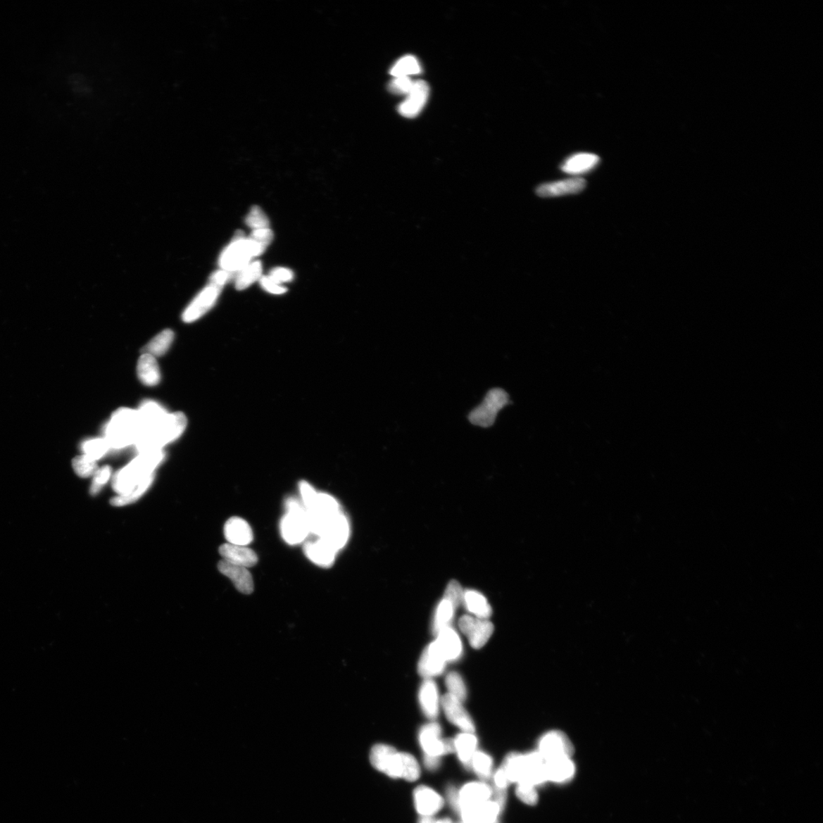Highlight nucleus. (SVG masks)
Here are the masks:
<instances>
[{
    "label": "nucleus",
    "instance_id": "f257e3e1",
    "mask_svg": "<svg viewBox=\"0 0 823 823\" xmlns=\"http://www.w3.org/2000/svg\"><path fill=\"white\" fill-rule=\"evenodd\" d=\"M273 238L272 230H255L251 237L246 239L238 232L232 243L222 253L220 265L222 270L234 274L249 264L251 258L262 254Z\"/></svg>",
    "mask_w": 823,
    "mask_h": 823
},
{
    "label": "nucleus",
    "instance_id": "f03ea898",
    "mask_svg": "<svg viewBox=\"0 0 823 823\" xmlns=\"http://www.w3.org/2000/svg\"><path fill=\"white\" fill-rule=\"evenodd\" d=\"M165 459L163 450L140 453L113 477V488L118 496L130 494L142 481L154 475Z\"/></svg>",
    "mask_w": 823,
    "mask_h": 823
},
{
    "label": "nucleus",
    "instance_id": "7ed1b4c3",
    "mask_svg": "<svg viewBox=\"0 0 823 823\" xmlns=\"http://www.w3.org/2000/svg\"><path fill=\"white\" fill-rule=\"evenodd\" d=\"M187 425L186 415L182 413L166 415L165 417L151 429L142 431L134 445L140 453L162 450L168 444L179 439Z\"/></svg>",
    "mask_w": 823,
    "mask_h": 823
},
{
    "label": "nucleus",
    "instance_id": "20e7f679",
    "mask_svg": "<svg viewBox=\"0 0 823 823\" xmlns=\"http://www.w3.org/2000/svg\"><path fill=\"white\" fill-rule=\"evenodd\" d=\"M372 766L393 779L415 782L420 778L421 767L416 758L408 753H400L393 746L384 748L375 758Z\"/></svg>",
    "mask_w": 823,
    "mask_h": 823
},
{
    "label": "nucleus",
    "instance_id": "39448f33",
    "mask_svg": "<svg viewBox=\"0 0 823 823\" xmlns=\"http://www.w3.org/2000/svg\"><path fill=\"white\" fill-rule=\"evenodd\" d=\"M142 431L138 413L131 409H120L113 415L106 428V438L110 448L121 449L134 445Z\"/></svg>",
    "mask_w": 823,
    "mask_h": 823
},
{
    "label": "nucleus",
    "instance_id": "423d86ee",
    "mask_svg": "<svg viewBox=\"0 0 823 823\" xmlns=\"http://www.w3.org/2000/svg\"><path fill=\"white\" fill-rule=\"evenodd\" d=\"M508 403V395L501 389L489 391L482 403L470 413L471 423L481 427H489L494 423L497 413Z\"/></svg>",
    "mask_w": 823,
    "mask_h": 823
},
{
    "label": "nucleus",
    "instance_id": "0eeeda50",
    "mask_svg": "<svg viewBox=\"0 0 823 823\" xmlns=\"http://www.w3.org/2000/svg\"><path fill=\"white\" fill-rule=\"evenodd\" d=\"M419 741L425 755L441 758L456 751L454 739H441V728L437 723L422 727Z\"/></svg>",
    "mask_w": 823,
    "mask_h": 823
},
{
    "label": "nucleus",
    "instance_id": "6e6552de",
    "mask_svg": "<svg viewBox=\"0 0 823 823\" xmlns=\"http://www.w3.org/2000/svg\"><path fill=\"white\" fill-rule=\"evenodd\" d=\"M281 534L284 541L290 545L303 542L310 534L307 508L286 513L281 522Z\"/></svg>",
    "mask_w": 823,
    "mask_h": 823
},
{
    "label": "nucleus",
    "instance_id": "1a4fd4ad",
    "mask_svg": "<svg viewBox=\"0 0 823 823\" xmlns=\"http://www.w3.org/2000/svg\"><path fill=\"white\" fill-rule=\"evenodd\" d=\"M458 625L460 632L467 636L470 646L477 650L484 646L494 631V624L488 620L470 615L462 616Z\"/></svg>",
    "mask_w": 823,
    "mask_h": 823
},
{
    "label": "nucleus",
    "instance_id": "9d476101",
    "mask_svg": "<svg viewBox=\"0 0 823 823\" xmlns=\"http://www.w3.org/2000/svg\"><path fill=\"white\" fill-rule=\"evenodd\" d=\"M494 790L486 781H471L462 786L458 790L457 810H462L475 808L479 804L491 800Z\"/></svg>",
    "mask_w": 823,
    "mask_h": 823
},
{
    "label": "nucleus",
    "instance_id": "9b49d317",
    "mask_svg": "<svg viewBox=\"0 0 823 823\" xmlns=\"http://www.w3.org/2000/svg\"><path fill=\"white\" fill-rule=\"evenodd\" d=\"M538 752L545 760L561 757H572L574 748L565 734L561 731H550L541 738Z\"/></svg>",
    "mask_w": 823,
    "mask_h": 823
},
{
    "label": "nucleus",
    "instance_id": "f8f14e48",
    "mask_svg": "<svg viewBox=\"0 0 823 823\" xmlns=\"http://www.w3.org/2000/svg\"><path fill=\"white\" fill-rule=\"evenodd\" d=\"M224 285L210 281V284L189 305L182 319L186 322L196 321L213 307Z\"/></svg>",
    "mask_w": 823,
    "mask_h": 823
},
{
    "label": "nucleus",
    "instance_id": "ddd939ff",
    "mask_svg": "<svg viewBox=\"0 0 823 823\" xmlns=\"http://www.w3.org/2000/svg\"><path fill=\"white\" fill-rule=\"evenodd\" d=\"M441 705L447 719L463 733L474 734L475 726L472 718L463 706V703L447 693L441 701Z\"/></svg>",
    "mask_w": 823,
    "mask_h": 823
},
{
    "label": "nucleus",
    "instance_id": "4468645a",
    "mask_svg": "<svg viewBox=\"0 0 823 823\" xmlns=\"http://www.w3.org/2000/svg\"><path fill=\"white\" fill-rule=\"evenodd\" d=\"M413 800L415 810L421 817H434L445 806L441 795L427 785H420L414 790Z\"/></svg>",
    "mask_w": 823,
    "mask_h": 823
},
{
    "label": "nucleus",
    "instance_id": "2eb2a0df",
    "mask_svg": "<svg viewBox=\"0 0 823 823\" xmlns=\"http://www.w3.org/2000/svg\"><path fill=\"white\" fill-rule=\"evenodd\" d=\"M586 187V181L584 179L575 177L542 184L536 189V193L542 198L559 197L577 195Z\"/></svg>",
    "mask_w": 823,
    "mask_h": 823
},
{
    "label": "nucleus",
    "instance_id": "dca6fc26",
    "mask_svg": "<svg viewBox=\"0 0 823 823\" xmlns=\"http://www.w3.org/2000/svg\"><path fill=\"white\" fill-rule=\"evenodd\" d=\"M447 661L443 658L436 642L430 643L423 651L418 664V672L425 679L440 676L446 667Z\"/></svg>",
    "mask_w": 823,
    "mask_h": 823
},
{
    "label": "nucleus",
    "instance_id": "f3484780",
    "mask_svg": "<svg viewBox=\"0 0 823 823\" xmlns=\"http://www.w3.org/2000/svg\"><path fill=\"white\" fill-rule=\"evenodd\" d=\"M429 94V88L427 82L422 80L414 82L408 99L398 108L400 114L406 118L417 116L427 104Z\"/></svg>",
    "mask_w": 823,
    "mask_h": 823
},
{
    "label": "nucleus",
    "instance_id": "a211bd4d",
    "mask_svg": "<svg viewBox=\"0 0 823 823\" xmlns=\"http://www.w3.org/2000/svg\"><path fill=\"white\" fill-rule=\"evenodd\" d=\"M502 811L494 800H489L475 808L462 810L459 815L462 822L465 823H499L498 817Z\"/></svg>",
    "mask_w": 823,
    "mask_h": 823
},
{
    "label": "nucleus",
    "instance_id": "6ab92c4d",
    "mask_svg": "<svg viewBox=\"0 0 823 823\" xmlns=\"http://www.w3.org/2000/svg\"><path fill=\"white\" fill-rule=\"evenodd\" d=\"M303 551L311 562L321 567L334 565L338 553L329 543L320 538L305 542Z\"/></svg>",
    "mask_w": 823,
    "mask_h": 823
},
{
    "label": "nucleus",
    "instance_id": "aec40b11",
    "mask_svg": "<svg viewBox=\"0 0 823 823\" xmlns=\"http://www.w3.org/2000/svg\"><path fill=\"white\" fill-rule=\"evenodd\" d=\"M218 570L222 574L233 582L240 593L246 595L253 593L254 590L253 579L251 573L246 567L222 560L218 563Z\"/></svg>",
    "mask_w": 823,
    "mask_h": 823
},
{
    "label": "nucleus",
    "instance_id": "412c9836",
    "mask_svg": "<svg viewBox=\"0 0 823 823\" xmlns=\"http://www.w3.org/2000/svg\"><path fill=\"white\" fill-rule=\"evenodd\" d=\"M349 524L347 517L341 513L330 521L323 530L320 538L329 543L337 551L344 548L349 537Z\"/></svg>",
    "mask_w": 823,
    "mask_h": 823
},
{
    "label": "nucleus",
    "instance_id": "4be33fe9",
    "mask_svg": "<svg viewBox=\"0 0 823 823\" xmlns=\"http://www.w3.org/2000/svg\"><path fill=\"white\" fill-rule=\"evenodd\" d=\"M436 643L443 655L448 662L458 660L462 654V643L457 632L450 626L441 629L436 634Z\"/></svg>",
    "mask_w": 823,
    "mask_h": 823
},
{
    "label": "nucleus",
    "instance_id": "5701e85b",
    "mask_svg": "<svg viewBox=\"0 0 823 823\" xmlns=\"http://www.w3.org/2000/svg\"><path fill=\"white\" fill-rule=\"evenodd\" d=\"M225 539L229 544L247 546L253 540L251 525L239 517H232L225 525Z\"/></svg>",
    "mask_w": 823,
    "mask_h": 823
},
{
    "label": "nucleus",
    "instance_id": "b1692460",
    "mask_svg": "<svg viewBox=\"0 0 823 823\" xmlns=\"http://www.w3.org/2000/svg\"><path fill=\"white\" fill-rule=\"evenodd\" d=\"M419 700L421 709L425 717L436 720L439 714L441 701L436 682L425 679L420 687Z\"/></svg>",
    "mask_w": 823,
    "mask_h": 823
},
{
    "label": "nucleus",
    "instance_id": "393cba45",
    "mask_svg": "<svg viewBox=\"0 0 823 823\" xmlns=\"http://www.w3.org/2000/svg\"><path fill=\"white\" fill-rule=\"evenodd\" d=\"M219 552L225 560L244 567H252L258 562L256 553L246 546L231 544L222 545Z\"/></svg>",
    "mask_w": 823,
    "mask_h": 823
},
{
    "label": "nucleus",
    "instance_id": "a878e982",
    "mask_svg": "<svg viewBox=\"0 0 823 823\" xmlns=\"http://www.w3.org/2000/svg\"><path fill=\"white\" fill-rule=\"evenodd\" d=\"M575 771V765L570 757L557 758L546 761L548 781L560 784L566 783L573 778Z\"/></svg>",
    "mask_w": 823,
    "mask_h": 823
},
{
    "label": "nucleus",
    "instance_id": "bb28decb",
    "mask_svg": "<svg viewBox=\"0 0 823 823\" xmlns=\"http://www.w3.org/2000/svg\"><path fill=\"white\" fill-rule=\"evenodd\" d=\"M600 161L598 156L590 153H578L572 155L561 165L563 172L570 175H581L593 170Z\"/></svg>",
    "mask_w": 823,
    "mask_h": 823
},
{
    "label": "nucleus",
    "instance_id": "cd10ccee",
    "mask_svg": "<svg viewBox=\"0 0 823 823\" xmlns=\"http://www.w3.org/2000/svg\"><path fill=\"white\" fill-rule=\"evenodd\" d=\"M137 375L140 381L146 386H155L161 381V371L156 358L144 353L138 360Z\"/></svg>",
    "mask_w": 823,
    "mask_h": 823
},
{
    "label": "nucleus",
    "instance_id": "c85d7f7f",
    "mask_svg": "<svg viewBox=\"0 0 823 823\" xmlns=\"http://www.w3.org/2000/svg\"><path fill=\"white\" fill-rule=\"evenodd\" d=\"M137 413L142 425V431L154 428L168 414L159 403L153 401H146L142 403Z\"/></svg>",
    "mask_w": 823,
    "mask_h": 823
},
{
    "label": "nucleus",
    "instance_id": "c756f323",
    "mask_svg": "<svg viewBox=\"0 0 823 823\" xmlns=\"http://www.w3.org/2000/svg\"><path fill=\"white\" fill-rule=\"evenodd\" d=\"M455 752L458 760L467 769H470L471 760L477 751V738L470 733H462L454 739Z\"/></svg>",
    "mask_w": 823,
    "mask_h": 823
},
{
    "label": "nucleus",
    "instance_id": "7c9ffc66",
    "mask_svg": "<svg viewBox=\"0 0 823 823\" xmlns=\"http://www.w3.org/2000/svg\"><path fill=\"white\" fill-rule=\"evenodd\" d=\"M463 604L467 611L476 617L488 620L492 615V608L486 598L478 591L472 590L464 591Z\"/></svg>",
    "mask_w": 823,
    "mask_h": 823
},
{
    "label": "nucleus",
    "instance_id": "2f4dec72",
    "mask_svg": "<svg viewBox=\"0 0 823 823\" xmlns=\"http://www.w3.org/2000/svg\"><path fill=\"white\" fill-rule=\"evenodd\" d=\"M470 769H472L480 781H486L494 774V760L491 756L477 750L471 760Z\"/></svg>",
    "mask_w": 823,
    "mask_h": 823
},
{
    "label": "nucleus",
    "instance_id": "473e14b6",
    "mask_svg": "<svg viewBox=\"0 0 823 823\" xmlns=\"http://www.w3.org/2000/svg\"><path fill=\"white\" fill-rule=\"evenodd\" d=\"M456 608L457 607L449 600L445 598L441 600L433 620L432 630L434 634L436 635L441 629L450 626Z\"/></svg>",
    "mask_w": 823,
    "mask_h": 823
},
{
    "label": "nucleus",
    "instance_id": "72a5a7b5",
    "mask_svg": "<svg viewBox=\"0 0 823 823\" xmlns=\"http://www.w3.org/2000/svg\"><path fill=\"white\" fill-rule=\"evenodd\" d=\"M173 339L174 334L172 330H163L146 345L144 353L151 355L153 357L163 356L168 353Z\"/></svg>",
    "mask_w": 823,
    "mask_h": 823
},
{
    "label": "nucleus",
    "instance_id": "f704fd0d",
    "mask_svg": "<svg viewBox=\"0 0 823 823\" xmlns=\"http://www.w3.org/2000/svg\"><path fill=\"white\" fill-rule=\"evenodd\" d=\"M154 478L155 474L146 477L130 494L124 496H117L113 498L112 501H111V504L114 506H125L137 501L151 488Z\"/></svg>",
    "mask_w": 823,
    "mask_h": 823
},
{
    "label": "nucleus",
    "instance_id": "c9c22d12",
    "mask_svg": "<svg viewBox=\"0 0 823 823\" xmlns=\"http://www.w3.org/2000/svg\"><path fill=\"white\" fill-rule=\"evenodd\" d=\"M262 270V264L258 261L246 265L244 269L238 272L236 280L237 289L244 290L258 279H260Z\"/></svg>",
    "mask_w": 823,
    "mask_h": 823
},
{
    "label": "nucleus",
    "instance_id": "e433bc0d",
    "mask_svg": "<svg viewBox=\"0 0 823 823\" xmlns=\"http://www.w3.org/2000/svg\"><path fill=\"white\" fill-rule=\"evenodd\" d=\"M421 72V66L417 59L413 56H405L397 61L393 66L391 74L395 77H408L415 75Z\"/></svg>",
    "mask_w": 823,
    "mask_h": 823
},
{
    "label": "nucleus",
    "instance_id": "4c0bfd02",
    "mask_svg": "<svg viewBox=\"0 0 823 823\" xmlns=\"http://www.w3.org/2000/svg\"><path fill=\"white\" fill-rule=\"evenodd\" d=\"M110 447L105 439H92L83 441L81 445L82 455L98 460L104 457Z\"/></svg>",
    "mask_w": 823,
    "mask_h": 823
},
{
    "label": "nucleus",
    "instance_id": "58836bf2",
    "mask_svg": "<svg viewBox=\"0 0 823 823\" xmlns=\"http://www.w3.org/2000/svg\"><path fill=\"white\" fill-rule=\"evenodd\" d=\"M446 686L450 695L464 703L467 696V688L463 679L458 672H451L447 674Z\"/></svg>",
    "mask_w": 823,
    "mask_h": 823
},
{
    "label": "nucleus",
    "instance_id": "ea45409f",
    "mask_svg": "<svg viewBox=\"0 0 823 823\" xmlns=\"http://www.w3.org/2000/svg\"><path fill=\"white\" fill-rule=\"evenodd\" d=\"M73 467L79 477L84 478L94 476L98 469L97 461L85 455L74 458Z\"/></svg>",
    "mask_w": 823,
    "mask_h": 823
},
{
    "label": "nucleus",
    "instance_id": "a19ab883",
    "mask_svg": "<svg viewBox=\"0 0 823 823\" xmlns=\"http://www.w3.org/2000/svg\"><path fill=\"white\" fill-rule=\"evenodd\" d=\"M92 478V483L90 487V494L92 495L99 494L101 489L108 483V481L113 477V470L108 465H106L98 468Z\"/></svg>",
    "mask_w": 823,
    "mask_h": 823
},
{
    "label": "nucleus",
    "instance_id": "79ce46f5",
    "mask_svg": "<svg viewBox=\"0 0 823 823\" xmlns=\"http://www.w3.org/2000/svg\"><path fill=\"white\" fill-rule=\"evenodd\" d=\"M517 798L527 805H536L539 801V793L534 786L527 783H517L515 790Z\"/></svg>",
    "mask_w": 823,
    "mask_h": 823
},
{
    "label": "nucleus",
    "instance_id": "37998d69",
    "mask_svg": "<svg viewBox=\"0 0 823 823\" xmlns=\"http://www.w3.org/2000/svg\"><path fill=\"white\" fill-rule=\"evenodd\" d=\"M246 225L255 230L269 228V219L260 208L253 207L246 220Z\"/></svg>",
    "mask_w": 823,
    "mask_h": 823
},
{
    "label": "nucleus",
    "instance_id": "c03bdc74",
    "mask_svg": "<svg viewBox=\"0 0 823 823\" xmlns=\"http://www.w3.org/2000/svg\"><path fill=\"white\" fill-rule=\"evenodd\" d=\"M300 491L303 505L307 510H312L316 503L318 493L307 481H301Z\"/></svg>",
    "mask_w": 823,
    "mask_h": 823
},
{
    "label": "nucleus",
    "instance_id": "a18cd8bd",
    "mask_svg": "<svg viewBox=\"0 0 823 823\" xmlns=\"http://www.w3.org/2000/svg\"><path fill=\"white\" fill-rule=\"evenodd\" d=\"M414 81L408 77H396L389 85V90L396 95H408Z\"/></svg>",
    "mask_w": 823,
    "mask_h": 823
},
{
    "label": "nucleus",
    "instance_id": "49530a36",
    "mask_svg": "<svg viewBox=\"0 0 823 823\" xmlns=\"http://www.w3.org/2000/svg\"><path fill=\"white\" fill-rule=\"evenodd\" d=\"M463 597L464 590L462 589L458 582L456 581L451 582L446 589L445 597L444 598L449 600L451 603L458 608L460 604H463Z\"/></svg>",
    "mask_w": 823,
    "mask_h": 823
},
{
    "label": "nucleus",
    "instance_id": "de8ad7c7",
    "mask_svg": "<svg viewBox=\"0 0 823 823\" xmlns=\"http://www.w3.org/2000/svg\"><path fill=\"white\" fill-rule=\"evenodd\" d=\"M269 277L272 282L280 284V283L292 280L293 272L289 270L284 269V268H277L272 271Z\"/></svg>",
    "mask_w": 823,
    "mask_h": 823
},
{
    "label": "nucleus",
    "instance_id": "09e8293b",
    "mask_svg": "<svg viewBox=\"0 0 823 823\" xmlns=\"http://www.w3.org/2000/svg\"><path fill=\"white\" fill-rule=\"evenodd\" d=\"M260 282L263 288L270 293L281 294L287 291L284 287L272 282L269 277H262Z\"/></svg>",
    "mask_w": 823,
    "mask_h": 823
},
{
    "label": "nucleus",
    "instance_id": "8fccbe9b",
    "mask_svg": "<svg viewBox=\"0 0 823 823\" xmlns=\"http://www.w3.org/2000/svg\"><path fill=\"white\" fill-rule=\"evenodd\" d=\"M440 758L425 755L424 765L427 769L434 772L439 769L440 766Z\"/></svg>",
    "mask_w": 823,
    "mask_h": 823
},
{
    "label": "nucleus",
    "instance_id": "3c124183",
    "mask_svg": "<svg viewBox=\"0 0 823 823\" xmlns=\"http://www.w3.org/2000/svg\"><path fill=\"white\" fill-rule=\"evenodd\" d=\"M434 821H436V819L432 817H421L418 821V823H434Z\"/></svg>",
    "mask_w": 823,
    "mask_h": 823
},
{
    "label": "nucleus",
    "instance_id": "603ef678",
    "mask_svg": "<svg viewBox=\"0 0 823 823\" xmlns=\"http://www.w3.org/2000/svg\"><path fill=\"white\" fill-rule=\"evenodd\" d=\"M434 823H453V822H452V820L449 818H443V819H440L439 820L436 819V821H434Z\"/></svg>",
    "mask_w": 823,
    "mask_h": 823
},
{
    "label": "nucleus",
    "instance_id": "864d4df0",
    "mask_svg": "<svg viewBox=\"0 0 823 823\" xmlns=\"http://www.w3.org/2000/svg\"><path fill=\"white\" fill-rule=\"evenodd\" d=\"M462 823H465V822H462Z\"/></svg>",
    "mask_w": 823,
    "mask_h": 823
}]
</instances>
